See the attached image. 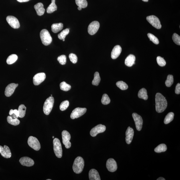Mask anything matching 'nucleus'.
<instances>
[{
    "mask_svg": "<svg viewBox=\"0 0 180 180\" xmlns=\"http://www.w3.org/2000/svg\"><path fill=\"white\" fill-rule=\"evenodd\" d=\"M155 108L158 113H161L167 108V102L165 98L159 93H157L155 96Z\"/></svg>",
    "mask_w": 180,
    "mask_h": 180,
    "instance_id": "nucleus-1",
    "label": "nucleus"
},
{
    "mask_svg": "<svg viewBox=\"0 0 180 180\" xmlns=\"http://www.w3.org/2000/svg\"><path fill=\"white\" fill-rule=\"evenodd\" d=\"M84 165V160L80 157H77L74 162L73 169L75 173L80 174L82 173Z\"/></svg>",
    "mask_w": 180,
    "mask_h": 180,
    "instance_id": "nucleus-2",
    "label": "nucleus"
},
{
    "mask_svg": "<svg viewBox=\"0 0 180 180\" xmlns=\"http://www.w3.org/2000/svg\"><path fill=\"white\" fill-rule=\"evenodd\" d=\"M40 36L41 41L43 45L47 46L52 41V38L49 31L46 29H43L41 31Z\"/></svg>",
    "mask_w": 180,
    "mask_h": 180,
    "instance_id": "nucleus-3",
    "label": "nucleus"
},
{
    "mask_svg": "<svg viewBox=\"0 0 180 180\" xmlns=\"http://www.w3.org/2000/svg\"><path fill=\"white\" fill-rule=\"evenodd\" d=\"M54 103V99L52 96L47 98L45 102L43 107V111L44 114L46 115L50 114L53 107Z\"/></svg>",
    "mask_w": 180,
    "mask_h": 180,
    "instance_id": "nucleus-4",
    "label": "nucleus"
},
{
    "mask_svg": "<svg viewBox=\"0 0 180 180\" xmlns=\"http://www.w3.org/2000/svg\"><path fill=\"white\" fill-rule=\"evenodd\" d=\"M53 150L55 155L59 158L62 157V150L60 140L57 138H54L53 140Z\"/></svg>",
    "mask_w": 180,
    "mask_h": 180,
    "instance_id": "nucleus-5",
    "label": "nucleus"
},
{
    "mask_svg": "<svg viewBox=\"0 0 180 180\" xmlns=\"http://www.w3.org/2000/svg\"><path fill=\"white\" fill-rule=\"evenodd\" d=\"M27 142L29 145L35 151H38L41 149L40 142L36 137L33 136H29Z\"/></svg>",
    "mask_w": 180,
    "mask_h": 180,
    "instance_id": "nucleus-6",
    "label": "nucleus"
},
{
    "mask_svg": "<svg viewBox=\"0 0 180 180\" xmlns=\"http://www.w3.org/2000/svg\"><path fill=\"white\" fill-rule=\"evenodd\" d=\"M147 21L154 27L157 29H161V25L159 19L155 15H151L146 17Z\"/></svg>",
    "mask_w": 180,
    "mask_h": 180,
    "instance_id": "nucleus-7",
    "label": "nucleus"
},
{
    "mask_svg": "<svg viewBox=\"0 0 180 180\" xmlns=\"http://www.w3.org/2000/svg\"><path fill=\"white\" fill-rule=\"evenodd\" d=\"M86 108H75L72 111L70 118L73 120L80 118L86 113Z\"/></svg>",
    "mask_w": 180,
    "mask_h": 180,
    "instance_id": "nucleus-8",
    "label": "nucleus"
},
{
    "mask_svg": "<svg viewBox=\"0 0 180 180\" xmlns=\"http://www.w3.org/2000/svg\"><path fill=\"white\" fill-rule=\"evenodd\" d=\"M62 136L63 143L65 147L67 149L70 148L71 146V143L70 141L71 139L70 134L66 130H64L62 132Z\"/></svg>",
    "mask_w": 180,
    "mask_h": 180,
    "instance_id": "nucleus-9",
    "label": "nucleus"
},
{
    "mask_svg": "<svg viewBox=\"0 0 180 180\" xmlns=\"http://www.w3.org/2000/svg\"><path fill=\"white\" fill-rule=\"evenodd\" d=\"M132 116L135 122L136 129L138 131H140L141 130L143 123V120L141 117L136 113H134Z\"/></svg>",
    "mask_w": 180,
    "mask_h": 180,
    "instance_id": "nucleus-10",
    "label": "nucleus"
},
{
    "mask_svg": "<svg viewBox=\"0 0 180 180\" xmlns=\"http://www.w3.org/2000/svg\"><path fill=\"white\" fill-rule=\"evenodd\" d=\"M100 27V24L98 21H94L91 23L89 25L88 32L91 35L95 34L97 32Z\"/></svg>",
    "mask_w": 180,
    "mask_h": 180,
    "instance_id": "nucleus-11",
    "label": "nucleus"
},
{
    "mask_svg": "<svg viewBox=\"0 0 180 180\" xmlns=\"http://www.w3.org/2000/svg\"><path fill=\"white\" fill-rule=\"evenodd\" d=\"M106 126L100 124L96 126L91 130L90 134L92 137H95L98 134L104 132L106 130Z\"/></svg>",
    "mask_w": 180,
    "mask_h": 180,
    "instance_id": "nucleus-12",
    "label": "nucleus"
},
{
    "mask_svg": "<svg viewBox=\"0 0 180 180\" xmlns=\"http://www.w3.org/2000/svg\"><path fill=\"white\" fill-rule=\"evenodd\" d=\"M6 20L9 25L13 29H19L20 26L18 20L15 17L8 16L7 17Z\"/></svg>",
    "mask_w": 180,
    "mask_h": 180,
    "instance_id": "nucleus-13",
    "label": "nucleus"
},
{
    "mask_svg": "<svg viewBox=\"0 0 180 180\" xmlns=\"http://www.w3.org/2000/svg\"><path fill=\"white\" fill-rule=\"evenodd\" d=\"M46 78V75L43 72L35 74L33 78V83L35 86H38L44 81Z\"/></svg>",
    "mask_w": 180,
    "mask_h": 180,
    "instance_id": "nucleus-14",
    "label": "nucleus"
},
{
    "mask_svg": "<svg viewBox=\"0 0 180 180\" xmlns=\"http://www.w3.org/2000/svg\"><path fill=\"white\" fill-rule=\"evenodd\" d=\"M106 167L108 171L111 172L116 171L118 169L116 161L112 158L109 159L107 161Z\"/></svg>",
    "mask_w": 180,
    "mask_h": 180,
    "instance_id": "nucleus-15",
    "label": "nucleus"
},
{
    "mask_svg": "<svg viewBox=\"0 0 180 180\" xmlns=\"http://www.w3.org/2000/svg\"><path fill=\"white\" fill-rule=\"evenodd\" d=\"M18 86V84L15 83L10 84L7 86L5 91V94L7 97L11 96L12 95L16 88Z\"/></svg>",
    "mask_w": 180,
    "mask_h": 180,
    "instance_id": "nucleus-16",
    "label": "nucleus"
},
{
    "mask_svg": "<svg viewBox=\"0 0 180 180\" xmlns=\"http://www.w3.org/2000/svg\"><path fill=\"white\" fill-rule=\"evenodd\" d=\"M0 153L3 157L5 158H11V153L9 147L7 145H4V147L0 146Z\"/></svg>",
    "mask_w": 180,
    "mask_h": 180,
    "instance_id": "nucleus-17",
    "label": "nucleus"
},
{
    "mask_svg": "<svg viewBox=\"0 0 180 180\" xmlns=\"http://www.w3.org/2000/svg\"><path fill=\"white\" fill-rule=\"evenodd\" d=\"M134 134V132L133 128L130 126L128 127L126 133V141L128 144H129L131 143L133 139Z\"/></svg>",
    "mask_w": 180,
    "mask_h": 180,
    "instance_id": "nucleus-18",
    "label": "nucleus"
},
{
    "mask_svg": "<svg viewBox=\"0 0 180 180\" xmlns=\"http://www.w3.org/2000/svg\"><path fill=\"white\" fill-rule=\"evenodd\" d=\"M19 162L22 165L30 167L34 165V161L31 158L27 157H21L19 160Z\"/></svg>",
    "mask_w": 180,
    "mask_h": 180,
    "instance_id": "nucleus-19",
    "label": "nucleus"
},
{
    "mask_svg": "<svg viewBox=\"0 0 180 180\" xmlns=\"http://www.w3.org/2000/svg\"><path fill=\"white\" fill-rule=\"evenodd\" d=\"M122 51L121 46L119 45H117L114 47L111 53V57L113 59H116L120 56Z\"/></svg>",
    "mask_w": 180,
    "mask_h": 180,
    "instance_id": "nucleus-20",
    "label": "nucleus"
},
{
    "mask_svg": "<svg viewBox=\"0 0 180 180\" xmlns=\"http://www.w3.org/2000/svg\"><path fill=\"white\" fill-rule=\"evenodd\" d=\"M89 179L90 180H100L99 174L96 170L91 169L89 173Z\"/></svg>",
    "mask_w": 180,
    "mask_h": 180,
    "instance_id": "nucleus-21",
    "label": "nucleus"
},
{
    "mask_svg": "<svg viewBox=\"0 0 180 180\" xmlns=\"http://www.w3.org/2000/svg\"><path fill=\"white\" fill-rule=\"evenodd\" d=\"M34 8L38 15L41 16L44 14L45 9L42 3H37L35 5Z\"/></svg>",
    "mask_w": 180,
    "mask_h": 180,
    "instance_id": "nucleus-22",
    "label": "nucleus"
},
{
    "mask_svg": "<svg viewBox=\"0 0 180 180\" xmlns=\"http://www.w3.org/2000/svg\"><path fill=\"white\" fill-rule=\"evenodd\" d=\"M135 57L132 54H130L126 57L125 60V64L126 66L131 67L135 64Z\"/></svg>",
    "mask_w": 180,
    "mask_h": 180,
    "instance_id": "nucleus-23",
    "label": "nucleus"
},
{
    "mask_svg": "<svg viewBox=\"0 0 180 180\" xmlns=\"http://www.w3.org/2000/svg\"><path fill=\"white\" fill-rule=\"evenodd\" d=\"M63 27L64 25L62 23L53 24L51 25V31L53 33H57L62 30Z\"/></svg>",
    "mask_w": 180,
    "mask_h": 180,
    "instance_id": "nucleus-24",
    "label": "nucleus"
},
{
    "mask_svg": "<svg viewBox=\"0 0 180 180\" xmlns=\"http://www.w3.org/2000/svg\"><path fill=\"white\" fill-rule=\"evenodd\" d=\"M55 0H52L51 3L49 6L46 10L47 13H51L57 10V7L55 3Z\"/></svg>",
    "mask_w": 180,
    "mask_h": 180,
    "instance_id": "nucleus-25",
    "label": "nucleus"
},
{
    "mask_svg": "<svg viewBox=\"0 0 180 180\" xmlns=\"http://www.w3.org/2000/svg\"><path fill=\"white\" fill-rule=\"evenodd\" d=\"M147 94V90L145 88H142L138 92V98L143 99L144 100H147L148 98Z\"/></svg>",
    "mask_w": 180,
    "mask_h": 180,
    "instance_id": "nucleus-26",
    "label": "nucleus"
},
{
    "mask_svg": "<svg viewBox=\"0 0 180 180\" xmlns=\"http://www.w3.org/2000/svg\"><path fill=\"white\" fill-rule=\"evenodd\" d=\"M167 145L165 144H159L156 147L154 151L157 153H161V152H164L167 151Z\"/></svg>",
    "mask_w": 180,
    "mask_h": 180,
    "instance_id": "nucleus-27",
    "label": "nucleus"
},
{
    "mask_svg": "<svg viewBox=\"0 0 180 180\" xmlns=\"http://www.w3.org/2000/svg\"><path fill=\"white\" fill-rule=\"evenodd\" d=\"M7 121L10 124L13 126H16L19 125L20 124L19 120L17 118L13 119L10 116H8Z\"/></svg>",
    "mask_w": 180,
    "mask_h": 180,
    "instance_id": "nucleus-28",
    "label": "nucleus"
},
{
    "mask_svg": "<svg viewBox=\"0 0 180 180\" xmlns=\"http://www.w3.org/2000/svg\"><path fill=\"white\" fill-rule=\"evenodd\" d=\"M174 114L173 112H170L168 114L164 120V122L165 124H169L173 121L174 119Z\"/></svg>",
    "mask_w": 180,
    "mask_h": 180,
    "instance_id": "nucleus-29",
    "label": "nucleus"
},
{
    "mask_svg": "<svg viewBox=\"0 0 180 180\" xmlns=\"http://www.w3.org/2000/svg\"><path fill=\"white\" fill-rule=\"evenodd\" d=\"M18 59V56L16 54H11L8 57L7 62L8 64H11L16 62Z\"/></svg>",
    "mask_w": 180,
    "mask_h": 180,
    "instance_id": "nucleus-30",
    "label": "nucleus"
},
{
    "mask_svg": "<svg viewBox=\"0 0 180 180\" xmlns=\"http://www.w3.org/2000/svg\"><path fill=\"white\" fill-rule=\"evenodd\" d=\"M101 80L99 73L96 72L94 73V78L92 82V84L94 86H98Z\"/></svg>",
    "mask_w": 180,
    "mask_h": 180,
    "instance_id": "nucleus-31",
    "label": "nucleus"
},
{
    "mask_svg": "<svg viewBox=\"0 0 180 180\" xmlns=\"http://www.w3.org/2000/svg\"><path fill=\"white\" fill-rule=\"evenodd\" d=\"M26 110V107L24 105L21 104L19 106L18 111L19 113V117L23 118L25 116Z\"/></svg>",
    "mask_w": 180,
    "mask_h": 180,
    "instance_id": "nucleus-32",
    "label": "nucleus"
},
{
    "mask_svg": "<svg viewBox=\"0 0 180 180\" xmlns=\"http://www.w3.org/2000/svg\"><path fill=\"white\" fill-rule=\"evenodd\" d=\"M70 33V29H66L63 30L58 35V39L60 40H64L65 38Z\"/></svg>",
    "mask_w": 180,
    "mask_h": 180,
    "instance_id": "nucleus-33",
    "label": "nucleus"
},
{
    "mask_svg": "<svg viewBox=\"0 0 180 180\" xmlns=\"http://www.w3.org/2000/svg\"><path fill=\"white\" fill-rule=\"evenodd\" d=\"M76 5L82 9L85 8L88 6V3L86 0H76Z\"/></svg>",
    "mask_w": 180,
    "mask_h": 180,
    "instance_id": "nucleus-34",
    "label": "nucleus"
},
{
    "mask_svg": "<svg viewBox=\"0 0 180 180\" xmlns=\"http://www.w3.org/2000/svg\"><path fill=\"white\" fill-rule=\"evenodd\" d=\"M116 86L122 90H126L128 88V86L127 84L123 81H119L116 83Z\"/></svg>",
    "mask_w": 180,
    "mask_h": 180,
    "instance_id": "nucleus-35",
    "label": "nucleus"
},
{
    "mask_svg": "<svg viewBox=\"0 0 180 180\" xmlns=\"http://www.w3.org/2000/svg\"><path fill=\"white\" fill-rule=\"evenodd\" d=\"M60 88L61 90L64 91H68L70 90L71 86L70 84H67L64 82H61L60 84Z\"/></svg>",
    "mask_w": 180,
    "mask_h": 180,
    "instance_id": "nucleus-36",
    "label": "nucleus"
},
{
    "mask_svg": "<svg viewBox=\"0 0 180 180\" xmlns=\"http://www.w3.org/2000/svg\"><path fill=\"white\" fill-rule=\"evenodd\" d=\"M174 82L173 77V75H168L167 80H166L165 84L166 86L168 87H171L173 84Z\"/></svg>",
    "mask_w": 180,
    "mask_h": 180,
    "instance_id": "nucleus-37",
    "label": "nucleus"
},
{
    "mask_svg": "<svg viewBox=\"0 0 180 180\" xmlns=\"http://www.w3.org/2000/svg\"><path fill=\"white\" fill-rule=\"evenodd\" d=\"M101 102L102 104L107 105L110 103V100L107 94H104L102 96Z\"/></svg>",
    "mask_w": 180,
    "mask_h": 180,
    "instance_id": "nucleus-38",
    "label": "nucleus"
},
{
    "mask_svg": "<svg viewBox=\"0 0 180 180\" xmlns=\"http://www.w3.org/2000/svg\"><path fill=\"white\" fill-rule=\"evenodd\" d=\"M147 36L150 39V40L151 41L155 44L158 45L159 44V39L155 35L151 33H148L147 34Z\"/></svg>",
    "mask_w": 180,
    "mask_h": 180,
    "instance_id": "nucleus-39",
    "label": "nucleus"
},
{
    "mask_svg": "<svg viewBox=\"0 0 180 180\" xmlns=\"http://www.w3.org/2000/svg\"><path fill=\"white\" fill-rule=\"evenodd\" d=\"M69 106V102L68 100H65L61 103L59 108L62 111H64L67 109Z\"/></svg>",
    "mask_w": 180,
    "mask_h": 180,
    "instance_id": "nucleus-40",
    "label": "nucleus"
},
{
    "mask_svg": "<svg viewBox=\"0 0 180 180\" xmlns=\"http://www.w3.org/2000/svg\"><path fill=\"white\" fill-rule=\"evenodd\" d=\"M57 59L61 64L64 65L66 64V55H61L58 57Z\"/></svg>",
    "mask_w": 180,
    "mask_h": 180,
    "instance_id": "nucleus-41",
    "label": "nucleus"
},
{
    "mask_svg": "<svg viewBox=\"0 0 180 180\" xmlns=\"http://www.w3.org/2000/svg\"><path fill=\"white\" fill-rule=\"evenodd\" d=\"M157 62L159 66L163 67L165 66L166 64V62L163 58L161 56H158L157 57Z\"/></svg>",
    "mask_w": 180,
    "mask_h": 180,
    "instance_id": "nucleus-42",
    "label": "nucleus"
},
{
    "mask_svg": "<svg viewBox=\"0 0 180 180\" xmlns=\"http://www.w3.org/2000/svg\"><path fill=\"white\" fill-rule=\"evenodd\" d=\"M173 40L176 44L180 45V37L177 33H175L173 35L172 37Z\"/></svg>",
    "mask_w": 180,
    "mask_h": 180,
    "instance_id": "nucleus-43",
    "label": "nucleus"
},
{
    "mask_svg": "<svg viewBox=\"0 0 180 180\" xmlns=\"http://www.w3.org/2000/svg\"><path fill=\"white\" fill-rule=\"evenodd\" d=\"M69 58L71 62L73 64H75L78 62V57L76 54L74 53H70L69 56Z\"/></svg>",
    "mask_w": 180,
    "mask_h": 180,
    "instance_id": "nucleus-44",
    "label": "nucleus"
},
{
    "mask_svg": "<svg viewBox=\"0 0 180 180\" xmlns=\"http://www.w3.org/2000/svg\"><path fill=\"white\" fill-rule=\"evenodd\" d=\"M15 114L18 117H19V113L18 110H10V111L9 112V114L10 115V116H11V115L12 114Z\"/></svg>",
    "mask_w": 180,
    "mask_h": 180,
    "instance_id": "nucleus-45",
    "label": "nucleus"
},
{
    "mask_svg": "<svg viewBox=\"0 0 180 180\" xmlns=\"http://www.w3.org/2000/svg\"><path fill=\"white\" fill-rule=\"evenodd\" d=\"M175 93L176 94H180V84L178 83L176 85L175 89Z\"/></svg>",
    "mask_w": 180,
    "mask_h": 180,
    "instance_id": "nucleus-46",
    "label": "nucleus"
},
{
    "mask_svg": "<svg viewBox=\"0 0 180 180\" xmlns=\"http://www.w3.org/2000/svg\"><path fill=\"white\" fill-rule=\"evenodd\" d=\"M20 3L27 2L30 0H17Z\"/></svg>",
    "mask_w": 180,
    "mask_h": 180,
    "instance_id": "nucleus-47",
    "label": "nucleus"
},
{
    "mask_svg": "<svg viewBox=\"0 0 180 180\" xmlns=\"http://www.w3.org/2000/svg\"><path fill=\"white\" fill-rule=\"evenodd\" d=\"M165 179H164V178L163 177H160L159 178H158V179H157V180H165Z\"/></svg>",
    "mask_w": 180,
    "mask_h": 180,
    "instance_id": "nucleus-48",
    "label": "nucleus"
},
{
    "mask_svg": "<svg viewBox=\"0 0 180 180\" xmlns=\"http://www.w3.org/2000/svg\"><path fill=\"white\" fill-rule=\"evenodd\" d=\"M78 10H79V11H81V10H82V8H81V7H78Z\"/></svg>",
    "mask_w": 180,
    "mask_h": 180,
    "instance_id": "nucleus-49",
    "label": "nucleus"
},
{
    "mask_svg": "<svg viewBox=\"0 0 180 180\" xmlns=\"http://www.w3.org/2000/svg\"><path fill=\"white\" fill-rule=\"evenodd\" d=\"M142 1L144 2H148V0H142Z\"/></svg>",
    "mask_w": 180,
    "mask_h": 180,
    "instance_id": "nucleus-50",
    "label": "nucleus"
},
{
    "mask_svg": "<svg viewBox=\"0 0 180 180\" xmlns=\"http://www.w3.org/2000/svg\"><path fill=\"white\" fill-rule=\"evenodd\" d=\"M52 138H54V136H53Z\"/></svg>",
    "mask_w": 180,
    "mask_h": 180,
    "instance_id": "nucleus-51",
    "label": "nucleus"
},
{
    "mask_svg": "<svg viewBox=\"0 0 180 180\" xmlns=\"http://www.w3.org/2000/svg\"><path fill=\"white\" fill-rule=\"evenodd\" d=\"M47 180H51V179H47Z\"/></svg>",
    "mask_w": 180,
    "mask_h": 180,
    "instance_id": "nucleus-52",
    "label": "nucleus"
},
{
    "mask_svg": "<svg viewBox=\"0 0 180 180\" xmlns=\"http://www.w3.org/2000/svg\"><path fill=\"white\" fill-rule=\"evenodd\" d=\"M51 96H52V94H51Z\"/></svg>",
    "mask_w": 180,
    "mask_h": 180,
    "instance_id": "nucleus-53",
    "label": "nucleus"
}]
</instances>
